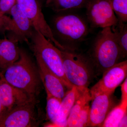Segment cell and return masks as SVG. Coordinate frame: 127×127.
I'll return each instance as SVG.
<instances>
[{"label": "cell", "mask_w": 127, "mask_h": 127, "mask_svg": "<svg viewBox=\"0 0 127 127\" xmlns=\"http://www.w3.org/2000/svg\"><path fill=\"white\" fill-rule=\"evenodd\" d=\"M70 11L57 13L50 26L55 40L64 50L75 51L86 39L89 27L82 16Z\"/></svg>", "instance_id": "obj_1"}, {"label": "cell", "mask_w": 127, "mask_h": 127, "mask_svg": "<svg viewBox=\"0 0 127 127\" xmlns=\"http://www.w3.org/2000/svg\"><path fill=\"white\" fill-rule=\"evenodd\" d=\"M5 81L35 100L40 93L41 78L29 55L20 49L19 59L1 74Z\"/></svg>", "instance_id": "obj_2"}, {"label": "cell", "mask_w": 127, "mask_h": 127, "mask_svg": "<svg viewBox=\"0 0 127 127\" xmlns=\"http://www.w3.org/2000/svg\"><path fill=\"white\" fill-rule=\"evenodd\" d=\"M124 58L112 27L102 28L96 37L93 44L91 59L94 67L103 73Z\"/></svg>", "instance_id": "obj_3"}, {"label": "cell", "mask_w": 127, "mask_h": 127, "mask_svg": "<svg viewBox=\"0 0 127 127\" xmlns=\"http://www.w3.org/2000/svg\"><path fill=\"white\" fill-rule=\"evenodd\" d=\"M27 43L34 53L36 59L40 60L62 81L67 88L69 90L72 88V85L64 73L60 49L35 30Z\"/></svg>", "instance_id": "obj_4"}, {"label": "cell", "mask_w": 127, "mask_h": 127, "mask_svg": "<svg viewBox=\"0 0 127 127\" xmlns=\"http://www.w3.org/2000/svg\"><path fill=\"white\" fill-rule=\"evenodd\" d=\"M61 51L64 71L68 82L79 91L88 88L94 68L91 59L75 51Z\"/></svg>", "instance_id": "obj_5"}, {"label": "cell", "mask_w": 127, "mask_h": 127, "mask_svg": "<svg viewBox=\"0 0 127 127\" xmlns=\"http://www.w3.org/2000/svg\"><path fill=\"white\" fill-rule=\"evenodd\" d=\"M11 17L3 16L0 21V31L10 32L9 38L19 42L28 43L31 38L35 29L30 20L17 4L9 13Z\"/></svg>", "instance_id": "obj_6"}, {"label": "cell", "mask_w": 127, "mask_h": 127, "mask_svg": "<svg viewBox=\"0 0 127 127\" xmlns=\"http://www.w3.org/2000/svg\"><path fill=\"white\" fill-rule=\"evenodd\" d=\"M86 8L88 22L91 27L103 28L118 24L111 0H89Z\"/></svg>", "instance_id": "obj_7"}, {"label": "cell", "mask_w": 127, "mask_h": 127, "mask_svg": "<svg viewBox=\"0 0 127 127\" xmlns=\"http://www.w3.org/2000/svg\"><path fill=\"white\" fill-rule=\"evenodd\" d=\"M17 4L31 21L35 31L43 35L59 49L64 50L54 38L50 25L45 19L38 0H17Z\"/></svg>", "instance_id": "obj_8"}, {"label": "cell", "mask_w": 127, "mask_h": 127, "mask_svg": "<svg viewBox=\"0 0 127 127\" xmlns=\"http://www.w3.org/2000/svg\"><path fill=\"white\" fill-rule=\"evenodd\" d=\"M35 102H31L5 111L0 119V127H37Z\"/></svg>", "instance_id": "obj_9"}, {"label": "cell", "mask_w": 127, "mask_h": 127, "mask_svg": "<svg viewBox=\"0 0 127 127\" xmlns=\"http://www.w3.org/2000/svg\"><path fill=\"white\" fill-rule=\"evenodd\" d=\"M127 61L119 62L105 71L101 79L90 90L92 99L99 94H112L127 77Z\"/></svg>", "instance_id": "obj_10"}, {"label": "cell", "mask_w": 127, "mask_h": 127, "mask_svg": "<svg viewBox=\"0 0 127 127\" xmlns=\"http://www.w3.org/2000/svg\"><path fill=\"white\" fill-rule=\"evenodd\" d=\"M112 95L99 94L92 98L88 127H102L107 116L116 106Z\"/></svg>", "instance_id": "obj_11"}, {"label": "cell", "mask_w": 127, "mask_h": 127, "mask_svg": "<svg viewBox=\"0 0 127 127\" xmlns=\"http://www.w3.org/2000/svg\"><path fill=\"white\" fill-rule=\"evenodd\" d=\"M24 91L9 84L1 77L0 79V102L5 111L15 107L31 102H35Z\"/></svg>", "instance_id": "obj_12"}, {"label": "cell", "mask_w": 127, "mask_h": 127, "mask_svg": "<svg viewBox=\"0 0 127 127\" xmlns=\"http://www.w3.org/2000/svg\"><path fill=\"white\" fill-rule=\"evenodd\" d=\"M36 59L41 80L43 82L46 92L62 100L66 93V87L62 81L50 71L40 60Z\"/></svg>", "instance_id": "obj_13"}, {"label": "cell", "mask_w": 127, "mask_h": 127, "mask_svg": "<svg viewBox=\"0 0 127 127\" xmlns=\"http://www.w3.org/2000/svg\"><path fill=\"white\" fill-rule=\"evenodd\" d=\"M18 42L12 38H6L0 41V73L1 74L20 58Z\"/></svg>", "instance_id": "obj_14"}, {"label": "cell", "mask_w": 127, "mask_h": 127, "mask_svg": "<svg viewBox=\"0 0 127 127\" xmlns=\"http://www.w3.org/2000/svg\"><path fill=\"white\" fill-rule=\"evenodd\" d=\"M81 91L74 87L67 92L62 98L57 113L56 122L50 127H67V119L71 109Z\"/></svg>", "instance_id": "obj_15"}, {"label": "cell", "mask_w": 127, "mask_h": 127, "mask_svg": "<svg viewBox=\"0 0 127 127\" xmlns=\"http://www.w3.org/2000/svg\"><path fill=\"white\" fill-rule=\"evenodd\" d=\"M89 0H46V7L56 13L86 7Z\"/></svg>", "instance_id": "obj_16"}, {"label": "cell", "mask_w": 127, "mask_h": 127, "mask_svg": "<svg viewBox=\"0 0 127 127\" xmlns=\"http://www.w3.org/2000/svg\"><path fill=\"white\" fill-rule=\"evenodd\" d=\"M92 100L90 89L81 91L71 109L67 119V127H76L78 116L84 106Z\"/></svg>", "instance_id": "obj_17"}, {"label": "cell", "mask_w": 127, "mask_h": 127, "mask_svg": "<svg viewBox=\"0 0 127 127\" xmlns=\"http://www.w3.org/2000/svg\"><path fill=\"white\" fill-rule=\"evenodd\" d=\"M127 104L120 102L111 110L102 126L103 127H119L122 120L127 116Z\"/></svg>", "instance_id": "obj_18"}, {"label": "cell", "mask_w": 127, "mask_h": 127, "mask_svg": "<svg viewBox=\"0 0 127 127\" xmlns=\"http://www.w3.org/2000/svg\"><path fill=\"white\" fill-rule=\"evenodd\" d=\"M112 27L115 39L122 51L124 57L127 54V25L119 21L118 25Z\"/></svg>", "instance_id": "obj_19"}, {"label": "cell", "mask_w": 127, "mask_h": 127, "mask_svg": "<svg viewBox=\"0 0 127 127\" xmlns=\"http://www.w3.org/2000/svg\"><path fill=\"white\" fill-rule=\"evenodd\" d=\"M47 94V116L50 123L45 125L46 127H50L56 122L57 113L59 109L62 100L52 96L48 93Z\"/></svg>", "instance_id": "obj_20"}, {"label": "cell", "mask_w": 127, "mask_h": 127, "mask_svg": "<svg viewBox=\"0 0 127 127\" xmlns=\"http://www.w3.org/2000/svg\"><path fill=\"white\" fill-rule=\"evenodd\" d=\"M112 6L119 21L127 23V0H111Z\"/></svg>", "instance_id": "obj_21"}, {"label": "cell", "mask_w": 127, "mask_h": 127, "mask_svg": "<svg viewBox=\"0 0 127 127\" xmlns=\"http://www.w3.org/2000/svg\"><path fill=\"white\" fill-rule=\"evenodd\" d=\"M90 109L89 103L84 106L78 116L76 127H88Z\"/></svg>", "instance_id": "obj_22"}, {"label": "cell", "mask_w": 127, "mask_h": 127, "mask_svg": "<svg viewBox=\"0 0 127 127\" xmlns=\"http://www.w3.org/2000/svg\"><path fill=\"white\" fill-rule=\"evenodd\" d=\"M17 4V0H0V21L3 16L9 13Z\"/></svg>", "instance_id": "obj_23"}, {"label": "cell", "mask_w": 127, "mask_h": 127, "mask_svg": "<svg viewBox=\"0 0 127 127\" xmlns=\"http://www.w3.org/2000/svg\"><path fill=\"white\" fill-rule=\"evenodd\" d=\"M121 92L122 98L120 102L123 103L127 104V78L125 79V81L121 85Z\"/></svg>", "instance_id": "obj_24"}, {"label": "cell", "mask_w": 127, "mask_h": 127, "mask_svg": "<svg viewBox=\"0 0 127 127\" xmlns=\"http://www.w3.org/2000/svg\"><path fill=\"white\" fill-rule=\"evenodd\" d=\"M5 111V108H4V107L2 106V104L0 102V119Z\"/></svg>", "instance_id": "obj_25"}, {"label": "cell", "mask_w": 127, "mask_h": 127, "mask_svg": "<svg viewBox=\"0 0 127 127\" xmlns=\"http://www.w3.org/2000/svg\"><path fill=\"white\" fill-rule=\"evenodd\" d=\"M1 78V74L0 73V79Z\"/></svg>", "instance_id": "obj_26"}, {"label": "cell", "mask_w": 127, "mask_h": 127, "mask_svg": "<svg viewBox=\"0 0 127 127\" xmlns=\"http://www.w3.org/2000/svg\"><path fill=\"white\" fill-rule=\"evenodd\" d=\"M0 40H1L0 39Z\"/></svg>", "instance_id": "obj_27"}, {"label": "cell", "mask_w": 127, "mask_h": 127, "mask_svg": "<svg viewBox=\"0 0 127 127\" xmlns=\"http://www.w3.org/2000/svg\"></svg>", "instance_id": "obj_28"}]
</instances>
